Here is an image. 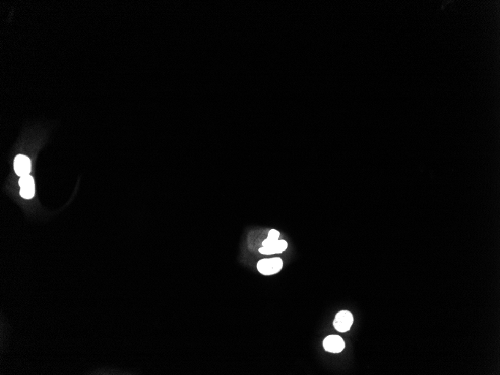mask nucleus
Masks as SVG:
<instances>
[{
	"mask_svg": "<svg viewBox=\"0 0 500 375\" xmlns=\"http://www.w3.org/2000/svg\"><path fill=\"white\" fill-rule=\"evenodd\" d=\"M283 262L280 258L264 259L259 261L257 269L259 273L264 276H270L280 272L283 268Z\"/></svg>",
	"mask_w": 500,
	"mask_h": 375,
	"instance_id": "obj_1",
	"label": "nucleus"
},
{
	"mask_svg": "<svg viewBox=\"0 0 500 375\" xmlns=\"http://www.w3.org/2000/svg\"><path fill=\"white\" fill-rule=\"evenodd\" d=\"M354 323L353 315L347 310H342L337 313L333 321V326L337 331L346 333L351 329Z\"/></svg>",
	"mask_w": 500,
	"mask_h": 375,
	"instance_id": "obj_2",
	"label": "nucleus"
},
{
	"mask_svg": "<svg viewBox=\"0 0 500 375\" xmlns=\"http://www.w3.org/2000/svg\"><path fill=\"white\" fill-rule=\"evenodd\" d=\"M288 248V243L284 240H273L267 238L262 242V247L259 253L264 255H273L282 253Z\"/></svg>",
	"mask_w": 500,
	"mask_h": 375,
	"instance_id": "obj_3",
	"label": "nucleus"
},
{
	"mask_svg": "<svg viewBox=\"0 0 500 375\" xmlns=\"http://www.w3.org/2000/svg\"><path fill=\"white\" fill-rule=\"evenodd\" d=\"M323 347L327 352L337 354L345 349L346 343L342 338L338 335H329L323 341Z\"/></svg>",
	"mask_w": 500,
	"mask_h": 375,
	"instance_id": "obj_4",
	"label": "nucleus"
},
{
	"mask_svg": "<svg viewBox=\"0 0 500 375\" xmlns=\"http://www.w3.org/2000/svg\"><path fill=\"white\" fill-rule=\"evenodd\" d=\"M14 171L20 178L29 175L31 172V161L28 157L19 154L16 157L14 162Z\"/></svg>",
	"mask_w": 500,
	"mask_h": 375,
	"instance_id": "obj_5",
	"label": "nucleus"
},
{
	"mask_svg": "<svg viewBox=\"0 0 500 375\" xmlns=\"http://www.w3.org/2000/svg\"><path fill=\"white\" fill-rule=\"evenodd\" d=\"M19 185L20 186V194L24 199H30L35 195L34 180L29 175L21 177L19 180Z\"/></svg>",
	"mask_w": 500,
	"mask_h": 375,
	"instance_id": "obj_6",
	"label": "nucleus"
},
{
	"mask_svg": "<svg viewBox=\"0 0 500 375\" xmlns=\"http://www.w3.org/2000/svg\"><path fill=\"white\" fill-rule=\"evenodd\" d=\"M280 233L278 231L276 230V229H271L270 232H268V236L267 238L270 239V240H278L279 238Z\"/></svg>",
	"mask_w": 500,
	"mask_h": 375,
	"instance_id": "obj_7",
	"label": "nucleus"
}]
</instances>
